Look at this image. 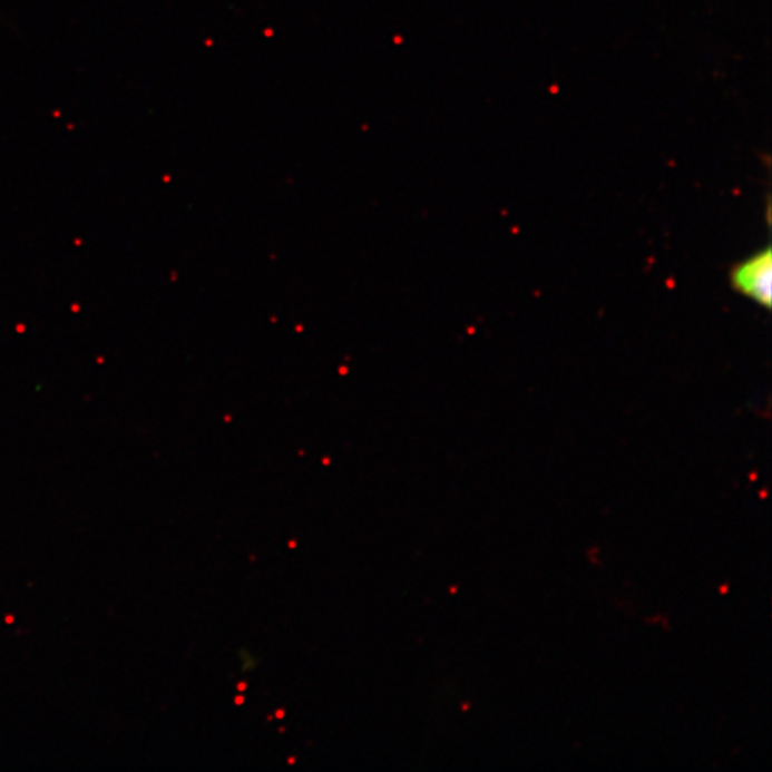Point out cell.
Wrapping results in <instances>:
<instances>
[{
    "label": "cell",
    "instance_id": "1",
    "mask_svg": "<svg viewBox=\"0 0 772 772\" xmlns=\"http://www.w3.org/2000/svg\"><path fill=\"white\" fill-rule=\"evenodd\" d=\"M731 285L739 294L770 310L772 301V255L770 246L731 271Z\"/></svg>",
    "mask_w": 772,
    "mask_h": 772
}]
</instances>
